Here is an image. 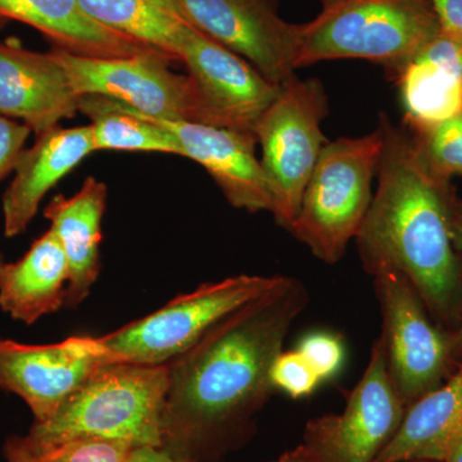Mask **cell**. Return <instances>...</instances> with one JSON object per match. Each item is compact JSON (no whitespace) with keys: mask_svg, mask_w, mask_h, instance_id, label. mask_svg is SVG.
Wrapping results in <instances>:
<instances>
[{"mask_svg":"<svg viewBox=\"0 0 462 462\" xmlns=\"http://www.w3.org/2000/svg\"><path fill=\"white\" fill-rule=\"evenodd\" d=\"M309 302V288L282 275L170 363L161 447L189 462H220L245 446L276 391L273 361Z\"/></svg>","mask_w":462,"mask_h":462,"instance_id":"cell-1","label":"cell"},{"mask_svg":"<svg viewBox=\"0 0 462 462\" xmlns=\"http://www.w3.org/2000/svg\"><path fill=\"white\" fill-rule=\"evenodd\" d=\"M383 149L378 187L356 236L365 270L401 273L418 291L431 318L458 329L462 269L449 229L451 181L424 165L409 130L380 115Z\"/></svg>","mask_w":462,"mask_h":462,"instance_id":"cell-2","label":"cell"},{"mask_svg":"<svg viewBox=\"0 0 462 462\" xmlns=\"http://www.w3.org/2000/svg\"><path fill=\"white\" fill-rule=\"evenodd\" d=\"M167 389L169 365H103L27 436L42 442L91 438L161 447Z\"/></svg>","mask_w":462,"mask_h":462,"instance_id":"cell-3","label":"cell"},{"mask_svg":"<svg viewBox=\"0 0 462 462\" xmlns=\"http://www.w3.org/2000/svg\"><path fill=\"white\" fill-rule=\"evenodd\" d=\"M440 32L430 0H342L300 25L296 65L360 58L382 65L396 79Z\"/></svg>","mask_w":462,"mask_h":462,"instance_id":"cell-4","label":"cell"},{"mask_svg":"<svg viewBox=\"0 0 462 462\" xmlns=\"http://www.w3.org/2000/svg\"><path fill=\"white\" fill-rule=\"evenodd\" d=\"M383 149L378 129L322 148L291 231L322 263L342 260L373 200V179Z\"/></svg>","mask_w":462,"mask_h":462,"instance_id":"cell-5","label":"cell"},{"mask_svg":"<svg viewBox=\"0 0 462 462\" xmlns=\"http://www.w3.org/2000/svg\"><path fill=\"white\" fill-rule=\"evenodd\" d=\"M282 275H236L206 282L151 315L98 337L111 364L169 365L240 307L275 287Z\"/></svg>","mask_w":462,"mask_h":462,"instance_id":"cell-6","label":"cell"},{"mask_svg":"<svg viewBox=\"0 0 462 462\" xmlns=\"http://www.w3.org/2000/svg\"><path fill=\"white\" fill-rule=\"evenodd\" d=\"M329 102L320 80L296 76L281 85L278 97L258 121L254 134L263 148V166L276 224L291 229L307 182L327 144L321 123Z\"/></svg>","mask_w":462,"mask_h":462,"instance_id":"cell-7","label":"cell"},{"mask_svg":"<svg viewBox=\"0 0 462 462\" xmlns=\"http://www.w3.org/2000/svg\"><path fill=\"white\" fill-rule=\"evenodd\" d=\"M373 278L389 378L407 409L442 384L456 354L454 334L430 320L418 291L401 273L385 272Z\"/></svg>","mask_w":462,"mask_h":462,"instance_id":"cell-8","label":"cell"},{"mask_svg":"<svg viewBox=\"0 0 462 462\" xmlns=\"http://www.w3.org/2000/svg\"><path fill=\"white\" fill-rule=\"evenodd\" d=\"M406 410L389 378L380 334L343 412L307 422L300 445L310 462H375L396 434Z\"/></svg>","mask_w":462,"mask_h":462,"instance_id":"cell-9","label":"cell"},{"mask_svg":"<svg viewBox=\"0 0 462 462\" xmlns=\"http://www.w3.org/2000/svg\"><path fill=\"white\" fill-rule=\"evenodd\" d=\"M193 99L191 123L254 133L281 87L194 27L181 48Z\"/></svg>","mask_w":462,"mask_h":462,"instance_id":"cell-10","label":"cell"},{"mask_svg":"<svg viewBox=\"0 0 462 462\" xmlns=\"http://www.w3.org/2000/svg\"><path fill=\"white\" fill-rule=\"evenodd\" d=\"M65 69L79 97L88 94L118 100L136 111L166 120H193V99L187 75L170 69L158 51L129 57H85L51 51Z\"/></svg>","mask_w":462,"mask_h":462,"instance_id":"cell-11","label":"cell"},{"mask_svg":"<svg viewBox=\"0 0 462 462\" xmlns=\"http://www.w3.org/2000/svg\"><path fill=\"white\" fill-rule=\"evenodd\" d=\"M199 32L245 58L270 83L281 85L297 69L300 25L279 14L278 0H178Z\"/></svg>","mask_w":462,"mask_h":462,"instance_id":"cell-12","label":"cell"},{"mask_svg":"<svg viewBox=\"0 0 462 462\" xmlns=\"http://www.w3.org/2000/svg\"><path fill=\"white\" fill-rule=\"evenodd\" d=\"M106 364L111 363L93 337H69L53 345L0 338V387L25 402L35 422L50 420Z\"/></svg>","mask_w":462,"mask_h":462,"instance_id":"cell-13","label":"cell"},{"mask_svg":"<svg viewBox=\"0 0 462 462\" xmlns=\"http://www.w3.org/2000/svg\"><path fill=\"white\" fill-rule=\"evenodd\" d=\"M148 117L175 136L182 157L205 167L231 206L251 214L272 211V194L256 157V134Z\"/></svg>","mask_w":462,"mask_h":462,"instance_id":"cell-14","label":"cell"},{"mask_svg":"<svg viewBox=\"0 0 462 462\" xmlns=\"http://www.w3.org/2000/svg\"><path fill=\"white\" fill-rule=\"evenodd\" d=\"M79 100L51 51L39 53L18 42H0V116L20 120L41 135L74 117Z\"/></svg>","mask_w":462,"mask_h":462,"instance_id":"cell-15","label":"cell"},{"mask_svg":"<svg viewBox=\"0 0 462 462\" xmlns=\"http://www.w3.org/2000/svg\"><path fill=\"white\" fill-rule=\"evenodd\" d=\"M94 152L89 125L56 126L38 135L35 144L23 151L3 197L5 236L25 233L48 191Z\"/></svg>","mask_w":462,"mask_h":462,"instance_id":"cell-16","label":"cell"},{"mask_svg":"<svg viewBox=\"0 0 462 462\" xmlns=\"http://www.w3.org/2000/svg\"><path fill=\"white\" fill-rule=\"evenodd\" d=\"M394 80L410 132L454 117L462 112V42L442 30Z\"/></svg>","mask_w":462,"mask_h":462,"instance_id":"cell-17","label":"cell"},{"mask_svg":"<svg viewBox=\"0 0 462 462\" xmlns=\"http://www.w3.org/2000/svg\"><path fill=\"white\" fill-rule=\"evenodd\" d=\"M107 194V185L89 176L71 199L56 196L45 207V218L69 264L67 309H76L87 300L102 270L100 243Z\"/></svg>","mask_w":462,"mask_h":462,"instance_id":"cell-18","label":"cell"},{"mask_svg":"<svg viewBox=\"0 0 462 462\" xmlns=\"http://www.w3.org/2000/svg\"><path fill=\"white\" fill-rule=\"evenodd\" d=\"M0 18L26 23L56 50L78 56L129 57L157 51L97 23L79 0H0Z\"/></svg>","mask_w":462,"mask_h":462,"instance_id":"cell-19","label":"cell"},{"mask_svg":"<svg viewBox=\"0 0 462 462\" xmlns=\"http://www.w3.org/2000/svg\"><path fill=\"white\" fill-rule=\"evenodd\" d=\"M462 437V365L446 383L407 407L375 462H445Z\"/></svg>","mask_w":462,"mask_h":462,"instance_id":"cell-20","label":"cell"},{"mask_svg":"<svg viewBox=\"0 0 462 462\" xmlns=\"http://www.w3.org/2000/svg\"><path fill=\"white\" fill-rule=\"evenodd\" d=\"M69 264L51 229L32 243L17 263L0 273V307L14 320L32 325L66 303Z\"/></svg>","mask_w":462,"mask_h":462,"instance_id":"cell-21","label":"cell"},{"mask_svg":"<svg viewBox=\"0 0 462 462\" xmlns=\"http://www.w3.org/2000/svg\"><path fill=\"white\" fill-rule=\"evenodd\" d=\"M97 23L124 33L171 60L194 29L178 0H79Z\"/></svg>","mask_w":462,"mask_h":462,"instance_id":"cell-22","label":"cell"},{"mask_svg":"<svg viewBox=\"0 0 462 462\" xmlns=\"http://www.w3.org/2000/svg\"><path fill=\"white\" fill-rule=\"evenodd\" d=\"M79 112L90 120L96 152H148L182 156L180 144L171 133L123 102L88 94L80 97Z\"/></svg>","mask_w":462,"mask_h":462,"instance_id":"cell-23","label":"cell"},{"mask_svg":"<svg viewBox=\"0 0 462 462\" xmlns=\"http://www.w3.org/2000/svg\"><path fill=\"white\" fill-rule=\"evenodd\" d=\"M132 448L91 438L42 442L25 436L8 439L5 455L8 462H125Z\"/></svg>","mask_w":462,"mask_h":462,"instance_id":"cell-24","label":"cell"},{"mask_svg":"<svg viewBox=\"0 0 462 462\" xmlns=\"http://www.w3.org/2000/svg\"><path fill=\"white\" fill-rule=\"evenodd\" d=\"M409 133L422 162L434 176L446 181L462 176V112L434 126Z\"/></svg>","mask_w":462,"mask_h":462,"instance_id":"cell-25","label":"cell"},{"mask_svg":"<svg viewBox=\"0 0 462 462\" xmlns=\"http://www.w3.org/2000/svg\"><path fill=\"white\" fill-rule=\"evenodd\" d=\"M272 380L276 391L284 392L293 400L314 393L322 382L314 367L298 349H282L273 361Z\"/></svg>","mask_w":462,"mask_h":462,"instance_id":"cell-26","label":"cell"},{"mask_svg":"<svg viewBox=\"0 0 462 462\" xmlns=\"http://www.w3.org/2000/svg\"><path fill=\"white\" fill-rule=\"evenodd\" d=\"M310 365L314 367L322 382L338 374L345 361V346L342 340L327 331L307 334L297 346Z\"/></svg>","mask_w":462,"mask_h":462,"instance_id":"cell-27","label":"cell"},{"mask_svg":"<svg viewBox=\"0 0 462 462\" xmlns=\"http://www.w3.org/2000/svg\"><path fill=\"white\" fill-rule=\"evenodd\" d=\"M30 133L25 124L0 116V181L16 169Z\"/></svg>","mask_w":462,"mask_h":462,"instance_id":"cell-28","label":"cell"},{"mask_svg":"<svg viewBox=\"0 0 462 462\" xmlns=\"http://www.w3.org/2000/svg\"><path fill=\"white\" fill-rule=\"evenodd\" d=\"M443 32L462 42V0H430Z\"/></svg>","mask_w":462,"mask_h":462,"instance_id":"cell-29","label":"cell"},{"mask_svg":"<svg viewBox=\"0 0 462 462\" xmlns=\"http://www.w3.org/2000/svg\"><path fill=\"white\" fill-rule=\"evenodd\" d=\"M449 229L456 251L462 252V199L454 197L451 203V215H449ZM456 354L462 349V321L460 328L454 333Z\"/></svg>","mask_w":462,"mask_h":462,"instance_id":"cell-30","label":"cell"},{"mask_svg":"<svg viewBox=\"0 0 462 462\" xmlns=\"http://www.w3.org/2000/svg\"><path fill=\"white\" fill-rule=\"evenodd\" d=\"M125 462H189L167 451L163 447L135 446L130 449Z\"/></svg>","mask_w":462,"mask_h":462,"instance_id":"cell-31","label":"cell"},{"mask_svg":"<svg viewBox=\"0 0 462 462\" xmlns=\"http://www.w3.org/2000/svg\"><path fill=\"white\" fill-rule=\"evenodd\" d=\"M273 462H310L309 457H307L305 448H303L302 445L297 446L296 448L291 449V451L287 452L282 456L279 460Z\"/></svg>","mask_w":462,"mask_h":462,"instance_id":"cell-32","label":"cell"},{"mask_svg":"<svg viewBox=\"0 0 462 462\" xmlns=\"http://www.w3.org/2000/svg\"><path fill=\"white\" fill-rule=\"evenodd\" d=\"M445 462H462V437L456 443L454 449H452L451 454H449Z\"/></svg>","mask_w":462,"mask_h":462,"instance_id":"cell-33","label":"cell"},{"mask_svg":"<svg viewBox=\"0 0 462 462\" xmlns=\"http://www.w3.org/2000/svg\"><path fill=\"white\" fill-rule=\"evenodd\" d=\"M342 2V0H321L322 8L330 7V5H336V3Z\"/></svg>","mask_w":462,"mask_h":462,"instance_id":"cell-34","label":"cell"},{"mask_svg":"<svg viewBox=\"0 0 462 462\" xmlns=\"http://www.w3.org/2000/svg\"><path fill=\"white\" fill-rule=\"evenodd\" d=\"M8 21H5V20H3V18H0V29H2L3 26L5 25V23H7Z\"/></svg>","mask_w":462,"mask_h":462,"instance_id":"cell-35","label":"cell"},{"mask_svg":"<svg viewBox=\"0 0 462 462\" xmlns=\"http://www.w3.org/2000/svg\"><path fill=\"white\" fill-rule=\"evenodd\" d=\"M3 266H5V261L0 257V273H2Z\"/></svg>","mask_w":462,"mask_h":462,"instance_id":"cell-36","label":"cell"},{"mask_svg":"<svg viewBox=\"0 0 462 462\" xmlns=\"http://www.w3.org/2000/svg\"><path fill=\"white\" fill-rule=\"evenodd\" d=\"M403 462H434V461H425V460H411V461H403Z\"/></svg>","mask_w":462,"mask_h":462,"instance_id":"cell-37","label":"cell"}]
</instances>
